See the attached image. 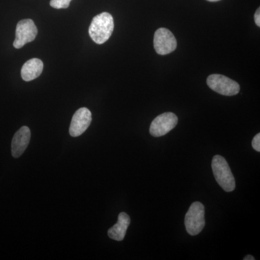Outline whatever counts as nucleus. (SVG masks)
Instances as JSON below:
<instances>
[{"label": "nucleus", "instance_id": "f257e3e1", "mask_svg": "<svg viewBox=\"0 0 260 260\" xmlns=\"http://www.w3.org/2000/svg\"><path fill=\"white\" fill-rule=\"evenodd\" d=\"M114 28V18L109 13H100L94 17L89 27V35L95 44H103L112 37Z\"/></svg>", "mask_w": 260, "mask_h": 260}, {"label": "nucleus", "instance_id": "f03ea898", "mask_svg": "<svg viewBox=\"0 0 260 260\" xmlns=\"http://www.w3.org/2000/svg\"><path fill=\"white\" fill-rule=\"evenodd\" d=\"M212 169L215 180L227 192L234 191L236 188L235 179L230 167L223 157L216 155L212 160Z\"/></svg>", "mask_w": 260, "mask_h": 260}, {"label": "nucleus", "instance_id": "7ed1b4c3", "mask_svg": "<svg viewBox=\"0 0 260 260\" xmlns=\"http://www.w3.org/2000/svg\"><path fill=\"white\" fill-rule=\"evenodd\" d=\"M184 224L189 235L199 234L205 225L204 205L200 202L192 203L186 214Z\"/></svg>", "mask_w": 260, "mask_h": 260}, {"label": "nucleus", "instance_id": "20e7f679", "mask_svg": "<svg viewBox=\"0 0 260 260\" xmlns=\"http://www.w3.org/2000/svg\"><path fill=\"white\" fill-rule=\"evenodd\" d=\"M207 84L214 91L226 96L237 95L240 91L239 83L222 75H210L207 79Z\"/></svg>", "mask_w": 260, "mask_h": 260}, {"label": "nucleus", "instance_id": "39448f33", "mask_svg": "<svg viewBox=\"0 0 260 260\" xmlns=\"http://www.w3.org/2000/svg\"><path fill=\"white\" fill-rule=\"evenodd\" d=\"M38 34V29L31 19H24L17 24L15 30V39L13 47L21 49L25 44L35 40Z\"/></svg>", "mask_w": 260, "mask_h": 260}, {"label": "nucleus", "instance_id": "423d86ee", "mask_svg": "<svg viewBox=\"0 0 260 260\" xmlns=\"http://www.w3.org/2000/svg\"><path fill=\"white\" fill-rule=\"evenodd\" d=\"M154 48L160 55H167L175 51L177 42L174 34L169 29L158 28L154 35Z\"/></svg>", "mask_w": 260, "mask_h": 260}, {"label": "nucleus", "instance_id": "0eeeda50", "mask_svg": "<svg viewBox=\"0 0 260 260\" xmlns=\"http://www.w3.org/2000/svg\"><path fill=\"white\" fill-rule=\"evenodd\" d=\"M178 117L172 112L164 113L157 116L150 126V133L152 136L158 138L168 134L177 126Z\"/></svg>", "mask_w": 260, "mask_h": 260}, {"label": "nucleus", "instance_id": "6e6552de", "mask_svg": "<svg viewBox=\"0 0 260 260\" xmlns=\"http://www.w3.org/2000/svg\"><path fill=\"white\" fill-rule=\"evenodd\" d=\"M92 114L87 108L83 107L75 113L70 126V135L72 137H79L83 135L90 126Z\"/></svg>", "mask_w": 260, "mask_h": 260}, {"label": "nucleus", "instance_id": "1a4fd4ad", "mask_svg": "<svg viewBox=\"0 0 260 260\" xmlns=\"http://www.w3.org/2000/svg\"><path fill=\"white\" fill-rule=\"evenodd\" d=\"M30 140V130L28 126H22L18 130L12 140V155L15 158L23 155Z\"/></svg>", "mask_w": 260, "mask_h": 260}, {"label": "nucleus", "instance_id": "9d476101", "mask_svg": "<svg viewBox=\"0 0 260 260\" xmlns=\"http://www.w3.org/2000/svg\"><path fill=\"white\" fill-rule=\"evenodd\" d=\"M43 69L44 63L41 59L38 58L29 59L22 67V78L26 82L37 79L42 74Z\"/></svg>", "mask_w": 260, "mask_h": 260}, {"label": "nucleus", "instance_id": "9b49d317", "mask_svg": "<svg viewBox=\"0 0 260 260\" xmlns=\"http://www.w3.org/2000/svg\"><path fill=\"white\" fill-rule=\"evenodd\" d=\"M130 218L129 215L126 213H121L118 217L117 223L109 229L108 231V236L114 240L121 242L125 237L126 231H127L128 227L129 226Z\"/></svg>", "mask_w": 260, "mask_h": 260}, {"label": "nucleus", "instance_id": "f8f14e48", "mask_svg": "<svg viewBox=\"0 0 260 260\" xmlns=\"http://www.w3.org/2000/svg\"><path fill=\"white\" fill-rule=\"evenodd\" d=\"M72 0H51L50 6L55 9H67L69 8Z\"/></svg>", "mask_w": 260, "mask_h": 260}, {"label": "nucleus", "instance_id": "ddd939ff", "mask_svg": "<svg viewBox=\"0 0 260 260\" xmlns=\"http://www.w3.org/2000/svg\"><path fill=\"white\" fill-rule=\"evenodd\" d=\"M252 148L256 150V151L260 152V134L258 133L257 135H256L254 136V138H253L252 143Z\"/></svg>", "mask_w": 260, "mask_h": 260}, {"label": "nucleus", "instance_id": "4468645a", "mask_svg": "<svg viewBox=\"0 0 260 260\" xmlns=\"http://www.w3.org/2000/svg\"><path fill=\"white\" fill-rule=\"evenodd\" d=\"M254 21H255L256 25L258 27H260V8L256 10L255 14H254Z\"/></svg>", "mask_w": 260, "mask_h": 260}, {"label": "nucleus", "instance_id": "2eb2a0df", "mask_svg": "<svg viewBox=\"0 0 260 260\" xmlns=\"http://www.w3.org/2000/svg\"><path fill=\"white\" fill-rule=\"evenodd\" d=\"M255 258L254 256L251 255H246L245 257L244 258V260H254Z\"/></svg>", "mask_w": 260, "mask_h": 260}, {"label": "nucleus", "instance_id": "dca6fc26", "mask_svg": "<svg viewBox=\"0 0 260 260\" xmlns=\"http://www.w3.org/2000/svg\"><path fill=\"white\" fill-rule=\"evenodd\" d=\"M207 1L213 2V3H214V2H218L220 1V0H207Z\"/></svg>", "mask_w": 260, "mask_h": 260}]
</instances>
